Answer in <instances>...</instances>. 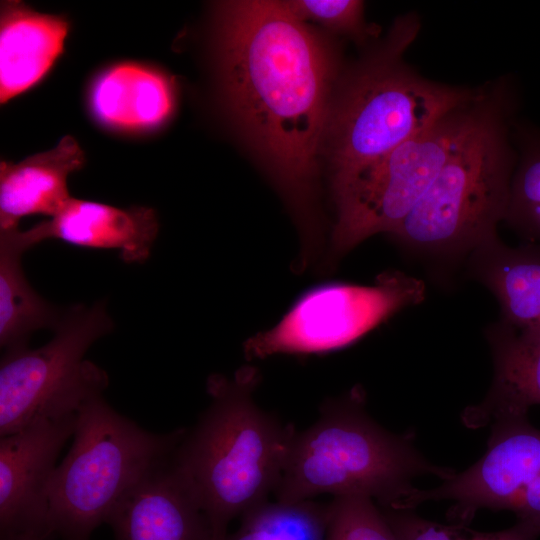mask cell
<instances>
[{
    "label": "cell",
    "mask_w": 540,
    "mask_h": 540,
    "mask_svg": "<svg viewBox=\"0 0 540 540\" xmlns=\"http://www.w3.org/2000/svg\"><path fill=\"white\" fill-rule=\"evenodd\" d=\"M211 54L221 108L288 205L301 238L299 260L324 247L319 163L338 54L284 1L216 5Z\"/></svg>",
    "instance_id": "obj_1"
},
{
    "label": "cell",
    "mask_w": 540,
    "mask_h": 540,
    "mask_svg": "<svg viewBox=\"0 0 540 540\" xmlns=\"http://www.w3.org/2000/svg\"><path fill=\"white\" fill-rule=\"evenodd\" d=\"M420 27L415 13L400 16L381 43L339 78L323 149L332 192L480 93L482 86L426 79L404 61Z\"/></svg>",
    "instance_id": "obj_2"
},
{
    "label": "cell",
    "mask_w": 540,
    "mask_h": 540,
    "mask_svg": "<svg viewBox=\"0 0 540 540\" xmlns=\"http://www.w3.org/2000/svg\"><path fill=\"white\" fill-rule=\"evenodd\" d=\"M259 377L252 366L233 377L211 375L210 404L174 452L197 494L212 540H222L236 517L274 495L296 433L255 402Z\"/></svg>",
    "instance_id": "obj_3"
},
{
    "label": "cell",
    "mask_w": 540,
    "mask_h": 540,
    "mask_svg": "<svg viewBox=\"0 0 540 540\" xmlns=\"http://www.w3.org/2000/svg\"><path fill=\"white\" fill-rule=\"evenodd\" d=\"M454 471L427 461L409 435L393 434L366 412L359 386L320 407L317 421L292 440L275 501L296 503L321 494L360 495L382 509L404 511L412 480L432 474L443 480Z\"/></svg>",
    "instance_id": "obj_4"
},
{
    "label": "cell",
    "mask_w": 540,
    "mask_h": 540,
    "mask_svg": "<svg viewBox=\"0 0 540 540\" xmlns=\"http://www.w3.org/2000/svg\"><path fill=\"white\" fill-rule=\"evenodd\" d=\"M516 106L513 83L499 80L482 121L388 234L395 242L430 259L456 262L498 236L517 162L512 138Z\"/></svg>",
    "instance_id": "obj_5"
},
{
    "label": "cell",
    "mask_w": 540,
    "mask_h": 540,
    "mask_svg": "<svg viewBox=\"0 0 540 540\" xmlns=\"http://www.w3.org/2000/svg\"><path fill=\"white\" fill-rule=\"evenodd\" d=\"M186 429L154 433L120 414L103 395L77 412L69 452L49 487V525L62 540H90L151 468L175 452Z\"/></svg>",
    "instance_id": "obj_6"
},
{
    "label": "cell",
    "mask_w": 540,
    "mask_h": 540,
    "mask_svg": "<svg viewBox=\"0 0 540 540\" xmlns=\"http://www.w3.org/2000/svg\"><path fill=\"white\" fill-rule=\"evenodd\" d=\"M496 88L497 82L482 86L475 99L367 165L333 192L336 220L330 265L369 237L390 234L409 215L482 121Z\"/></svg>",
    "instance_id": "obj_7"
},
{
    "label": "cell",
    "mask_w": 540,
    "mask_h": 540,
    "mask_svg": "<svg viewBox=\"0 0 540 540\" xmlns=\"http://www.w3.org/2000/svg\"><path fill=\"white\" fill-rule=\"evenodd\" d=\"M105 303L75 305L43 346L7 351L0 364V437L40 420L76 414L103 395L107 373L85 360L89 347L112 329Z\"/></svg>",
    "instance_id": "obj_8"
},
{
    "label": "cell",
    "mask_w": 540,
    "mask_h": 540,
    "mask_svg": "<svg viewBox=\"0 0 540 540\" xmlns=\"http://www.w3.org/2000/svg\"><path fill=\"white\" fill-rule=\"evenodd\" d=\"M424 282L398 270L371 285L325 282L303 292L281 320L244 343L248 360L326 354L346 348L396 313L421 303Z\"/></svg>",
    "instance_id": "obj_9"
},
{
    "label": "cell",
    "mask_w": 540,
    "mask_h": 540,
    "mask_svg": "<svg viewBox=\"0 0 540 540\" xmlns=\"http://www.w3.org/2000/svg\"><path fill=\"white\" fill-rule=\"evenodd\" d=\"M77 413L0 439V540H50L49 487Z\"/></svg>",
    "instance_id": "obj_10"
},
{
    "label": "cell",
    "mask_w": 540,
    "mask_h": 540,
    "mask_svg": "<svg viewBox=\"0 0 540 540\" xmlns=\"http://www.w3.org/2000/svg\"><path fill=\"white\" fill-rule=\"evenodd\" d=\"M106 523L114 540H212L197 494L174 453L122 496Z\"/></svg>",
    "instance_id": "obj_11"
},
{
    "label": "cell",
    "mask_w": 540,
    "mask_h": 540,
    "mask_svg": "<svg viewBox=\"0 0 540 540\" xmlns=\"http://www.w3.org/2000/svg\"><path fill=\"white\" fill-rule=\"evenodd\" d=\"M159 230L152 208H119L109 204L71 198L54 216L27 230H12L25 250L44 240L57 239L94 249H117L126 263L148 260Z\"/></svg>",
    "instance_id": "obj_12"
},
{
    "label": "cell",
    "mask_w": 540,
    "mask_h": 540,
    "mask_svg": "<svg viewBox=\"0 0 540 540\" xmlns=\"http://www.w3.org/2000/svg\"><path fill=\"white\" fill-rule=\"evenodd\" d=\"M486 337L494 360V379L485 399L467 407L463 424L472 429L527 417L540 405V328H518L501 320Z\"/></svg>",
    "instance_id": "obj_13"
},
{
    "label": "cell",
    "mask_w": 540,
    "mask_h": 540,
    "mask_svg": "<svg viewBox=\"0 0 540 540\" xmlns=\"http://www.w3.org/2000/svg\"><path fill=\"white\" fill-rule=\"evenodd\" d=\"M93 118L107 129L146 132L164 125L175 108L172 79L163 71L134 62L102 70L88 90Z\"/></svg>",
    "instance_id": "obj_14"
},
{
    "label": "cell",
    "mask_w": 540,
    "mask_h": 540,
    "mask_svg": "<svg viewBox=\"0 0 540 540\" xmlns=\"http://www.w3.org/2000/svg\"><path fill=\"white\" fill-rule=\"evenodd\" d=\"M85 155L72 136L50 150L20 162L0 163V232L18 228L27 216L57 214L72 198L69 176L80 170Z\"/></svg>",
    "instance_id": "obj_15"
},
{
    "label": "cell",
    "mask_w": 540,
    "mask_h": 540,
    "mask_svg": "<svg viewBox=\"0 0 540 540\" xmlns=\"http://www.w3.org/2000/svg\"><path fill=\"white\" fill-rule=\"evenodd\" d=\"M0 12V101L6 103L50 70L63 51L69 23L20 1L2 2Z\"/></svg>",
    "instance_id": "obj_16"
},
{
    "label": "cell",
    "mask_w": 540,
    "mask_h": 540,
    "mask_svg": "<svg viewBox=\"0 0 540 540\" xmlns=\"http://www.w3.org/2000/svg\"><path fill=\"white\" fill-rule=\"evenodd\" d=\"M466 260L470 276L496 297L501 321L540 328V244L513 247L497 236Z\"/></svg>",
    "instance_id": "obj_17"
},
{
    "label": "cell",
    "mask_w": 540,
    "mask_h": 540,
    "mask_svg": "<svg viewBox=\"0 0 540 540\" xmlns=\"http://www.w3.org/2000/svg\"><path fill=\"white\" fill-rule=\"evenodd\" d=\"M25 251L11 231L0 232V345L5 352L28 347L34 331L55 329L63 316L27 281L21 266Z\"/></svg>",
    "instance_id": "obj_18"
},
{
    "label": "cell",
    "mask_w": 540,
    "mask_h": 540,
    "mask_svg": "<svg viewBox=\"0 0 540 540\" xmlns=\"http://www.w3.org/2000/svg\"><path fill=\"white\" fill-rule=\"evenodd\" d=\"M517 162L504 222L527 243L540 244V129L514 121Z\"/></svg>",
    "instance_id": "obj_19"
},
{
    "label": "cell",
    "mask_w": 540,
    "mask_h": 540,
    "mask_svg": "<svg viewBox=\"0 0 540 540\" xmlns=\"http://www.w3.org/2000/svg\"><path fill=\"white\" fill-rule=\"evenodd\" d=\"M327 504L266 502L240 517L222 540H326Z\"/></svg>",
    "instance_id": "obj_20"
},
{
    "label": "cell",
    "mask_w": 540,
    "mask_h": 540,
    "mask_svg": "<svg viewBox=\"0 0 540 540\" xmlns=\"http://www.w3.org/2000/svg\"><path fill=\"white\" fill-rule=\"evenodd\" d=\"M380 509L397 540H537L540 536L539 531L522 522L496 532H480L463 524L430 521L411 510Z\"/></svg>",
    "instance_id": "obj_21"
},
{
    "label": "cell",
    "mask_w": 540,
    "mask_h": 540,
    "mask_svg": "<svg viewBox=\"0 0 540 540\" xmlns=\"http://www.w3.org/2000/svg\"><path fill=\"white\" fill-rule=\"evenodd\" d=\"M326 540H397L377 503L367 496L333 497L327 504Z\"/></svg>",
    "instance_id": "obj_22"
},
{
    "label": "cell",
    "mask_w": 540,
    "mask_h": 540,
    "mask_svg": "<svg viewBox=\"0 0 540 540\" xmlns=\"http://www.w3.org/2000/svg\"><path fill=\"white\" fill-rule=\"evenodd\" d=\"M284 3L298 19L318 23L329 32L346 36L360 45L376 35L377 28L365 21L362 1L290 0Z\"/></svg>",
    "instance_id": "obj_23"
}]
</instances>
